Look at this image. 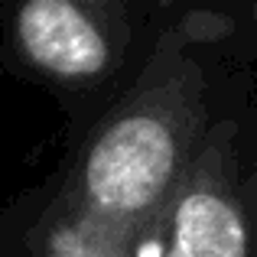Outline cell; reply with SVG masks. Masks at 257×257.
<instances>
[{
    "label": "cell",
    "instance_id": "obj_1",
    "mask_svg": "<svg viewBox=\"0 0 257 257\" xmlns=\"http://www.w3.org/2000/svg\"><path fill=\"white\" fill-rule=\"evenodd\" d=\"M179 120L160 104L117 114L94 137L78 179V215L134 234L179 186Z\"/></svg>",
    "mask_w": 257,
    "mask_h": 257
},
{
    "label": "cell",
    "instance_id": "obj_3",
    "mask_svg": "<svg viewBox=\"0 0 257 257\" xmlns=\"http://www.w3.org/2000/svg\"><path fill=\"white\" fill-rule=\"evenodd\" d=\"M160 218L173 257H247V228L238 202L199 176L173 189Z\"/></svg>",
    "mask_w": 257,
    "mask_h": 257
},
{
    "label": "cell",
    "instance_id": "obj_4",
    "mask_svg": "<svg viewBox=\"0 0 257 257\" xmlns=\"http://www.w3.org/2000/svg\"><path fill=\"white\" fill-rule=\"evenodd\" d=\"M134 234L117 231L111 225L91 221L75 212L69 228H59L52 238L49 257H127V244Z\"/></svg>",
    "mask_w": 257,
    "mask_h": 257
},
{
    "label": "cell",
    "instance_id": "obj_2",
    "mask_svg": "<svg viewBox=\"0 0 257 257\" xmlns=\"http://www.w3.org/2000/svg\"><path fill=\"white\" fill-rule=\"evenodd\" d=\"M17 39L26 59L56 78H94L111 62V46L85 7L30 0L17 10Z\"/></svg>",
    "mask_w": 257,
    "mask_h": 257
}]
</instances>
